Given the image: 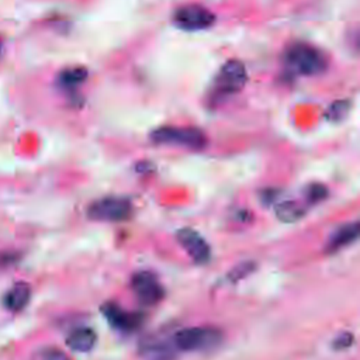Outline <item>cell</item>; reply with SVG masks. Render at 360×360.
<instances>
[{"mask_svg": "<svg viewBox=\"0 0 360 360\" xmlns=\"http://www.w3.org/2000/svg\"><path fill=\"white\" fill-rule=\"evenodd\" d=\"M346 111H347V104H346L345 101H338V103H335V104L328 110L326 117H328L329 120H332V121H338V120H340V118L346 114Z\"/></svg>", "mask_w": 360, "mask_h": 360, "instance_id": "cell-19", "label": "cell"}, {"mask_svg": "<svg viewBox=\"0 0 360 360\" xmlns=\"http://www.w3.org/2000/svg\"><path fill=\"white\" fill-rule=\"evenodd\" d=\"M132 214V204L127 198L105 197L89 205L87 215L93 221L120 222L125 221Z\"/></svg>", "mask_w": 360, "mask_h": 360, "instance_id": "cell-5", "label": "cell"}, {"mask_svg": "<svg viewBox=\"0 0 360 360\" xmlns=\"http://www.w3.org/2000/svg\"><path fill=\"white\" fill-rule=\"evenodd\" d=\"M359 232H360V228H359V222L354 221V222H349V224H345L342 226H339L333 235L329 238V242L326 245V250L329 253H333L350 243H353L357 236H359Z\"/></svg>", "mask_w": 360, "mask_h": 360, "instance_id": "cell-11", "label": "cell"}, {"mask_svg": "<svg viewBox=\"0 0 360 360\" xmlns=\"http://www.w3.org/2000/svg\"><path fill=\"white\" fill-rule=\"evenodd\" d=\"M276 217L281 221V222H295L300 218L304 217L305 211L304 207L301 204H298L297 201H283L278 202L274 208Z\"/></svg>", "mask_w": 360, "mask_h": 360, "instance_id": "cell-14", "label": "cell"}, {"mask_svg": "<svg viewBox=\"0 0 360 360\" xmlns=\"http://www.w3.org/2000/svg\"><path fill=\"white\" fill-rule=\"evenodd\" d=\"M177 349L173 342L159 338L148 339L141 345L139 354L143 360H174Z\"/></svg>", "mask_w": 360, "mask_h": 360, "instance_id": "cell-10", "label": "cell"}, {"mask_svg": "<svg viewBox=\"0 0 360 360\" xmlns=\"http://www.w3.org/2000/svg\"><path fill=\"white\" fill-rule=\"evenodd\" d=\"M150 139L159 145H177L190 149H201L205 146V135L197 128L163 127L150 134Z\"/></svg>", "mask_w": 360, "mask_h": 360, "instance_id": "cell-4", "label": "cell"}, {"mask_svg": "<svg viewBox=\"0 0 360 360\" xmlns=\"http://www.w3.org/2000/svg\"><path fill=\"white\" fill-rule=\"evenodd\" d=\"M285 65L295 75L312 76L325 69L326 60L316 48L307 44H297L287 51Z\"/></svg>", "mask_w": 360, "mask_h": 360, "instance_id": "cell-2", "label": "cell"}, {"mask_svg": "<svg viewBox=\"0 0 360 360\" xmlns=\"http://www.w3.org/2000/svg\"><path fill=\"white\" fill-rule=\"evenodd\" d=\"M97 342V335L90 328H77L66 338V345L70 350L79 353L90 352Z\"/></svg>", "mask_w": 360, "mask_h": 360, "instance_id": "cell-12", "label": "cell"}, {"mask_svg": "<svg viewBox=\"0 0 360 360\" xmlns=\"http://www.w3.org/2000/svg\"><path fill=\"white\" fill-rule=\"evenodd\" d=\"M0 52H1V39H0Z\"/></svg>", "mask_w": 360, "mask_h": 360, "instance_id": "cell-21", "label": "cell"}, {"mask_svg": "<svg viewBox=\"0 0 360 360\" xmlns=\"http://www.w3.org/2000/svg\"><path fill=\"white\" fill-rule=\"evenodd\" d=\"M253 270H255V263H252V262L240 263V264H238L236 267H233V269L229 271L228 278L235 283V281H239L240 278L246 277L248 274H250Z\"/></svg>", "mask_w": 360, "mask_h": 360, "instance_id": "cell-16", "label": "cell"}, {"mask_svg": "<svg viewBox=\"0 0 360 360\" xmlns=\"http://www.w3.org/2000/svg\"><path fill=\"white\" fill-rule=\"evenodd\" d=\"M100 311L104 314L107 321L120 330H135L138 329L143 322V315L138 312H127L121 307H118L114 302L104 304Z\"/></svg>", "mask_w": 360, "mask_h": 360, "instance_id": "cell-9", "label": "cell"}, {"mask_svg": "<svg viewBox=\"0 0 360 360\" xmlns=\"http://www.w3.org/2000/svg\"><path fill=\"white\" fill-rule=\"evenodd\" d=\"M353 345V335L350 332H343L339 336H336V339L333 340V347L336 350H343L347 349Z\"/></svg>", "mask_w": 360, "mask_h": 360, "instance_id": "cell-20", "label": "cell"}, {"mask_svg": "<svg viewBox=\"0 0 360 360\" xmlns=\"http://www.w3.org/2000/svg\"><path fill=\"white\" fill-rule=\"evenodd\" d=\"M215 15L205 7L197 4H188L180 7L174 13V22L187 31H197L208 28L214 24Z\"/></svg>", "mask_w": 360, "mask_h": 360, "instance_id": "cell-6", "label": "cell"}, {"mask_svg": "<svg viewBox=\"0 0 360 360\" xmlns=\"http://www.w3.org/2000/svg\"><path fill=\"white\" fill-rule=\"evenodd\" d=\"M328 195V190L323 184H311L308 188H307V200L312 204H316L322 200H325Z\"/></svg>", "mask_w": 360, "mask_h": 360, "instance_id": "cell-17", "label": "cell"}, {"mask_svg": "<svg viewBox=\"0 0 360 360\" xmlns=\"http://www.w3.org/2000/svg\"><path fill=\"white\" fill-rule=\"evenodd\" d=\"M87 76V70L83 68H73V69H66L59 75V83L65 89H72L80 84Z\"/></svg>", "mask_w": 360, "mask_h": 360, "instance_id": "cell-15", "label": "cell"}, {"mask_svg": "<svg viewBox=\"0 0 360 360\" xmlns=\"http://www.w3.org/2000/svg\"><path fill=\"white\" fill-rule=\"evenodd\" d=\"M177 240L188 256L198 264H204L211 257L210 245L205 239L191 228H183L177 231Z\"/></svg>", "mask_w": 360, "mask_h": 360, "instance_id": "cell-8", "label": "cell"}, {"mask_svg": "<svg viewBox=\"0 0 360 360\" xmlns=\"http://www.w3.org/2000/svg\"><path fill=\"white\" fill-rule=\"evenodd\" d=\"M131 287L143 305H155L163 298V287L158 281L156 276L150 271H138L134 274Z\"/></svg>", "mask_w": 360, "mask_h": 360, "instance_id": "cell-7", "label": "cell"}, {"mask_svg": "<svg viewBox=\"0 0 360 360\" xmlns=\"http://www.w3.org/2000/svg\"><path fill=\"white\" fill-rule=\"evenodd\" d=\"M248 80L245 65L240 60L231 59L222 65L214 83L215 97L224 98L240 91Z\"/></svg>", "mask_w": 360, "mask_h": 360, "instance_id": "cell-3", "label": "cell"}, {"mask_svg": "<svg viewBox=\"0 0 360 360\" xmlns=\"http://www.w3.org/2000/svg\"><path fill=\"white\" fill-rule=\"evenodd\" d=\"M37 360H70L68 357L66 353H63L60 349L56 347H45L42 349L38 356Z\"/></svg>", "mask_w": 360, "mask_h": 360, "instance_id": "cell-18", "label": "cell"}, {"mask_svg": "<svg viewBox=\"0 0 360 360\" xmlns=\"http://www.w3.org/2000/svg\"><path fill=\"white\" fill-rule=\"evenodd\" d=\"M31 297V288L25 283L14 284L4 295L3 304L8 311L17 312L21 311L30 301Z\"/></svg>", "mask_w": 360, "mask_h": 360, "instance_id": "cell-13", "label": "cell"}, {"mask_svg": "<svg viewBox=\"0 0 360 360\" xmlns=\"http://www.w3.org/2000/svg\"><path fill=\"white\" fill-rule=\"evenodd\" d=\"M172 342L177 350L183 352L207 350L222 342V333L211 326H193L176 332Z\"/></svg>", "mask_w": 360, "mask_h": 360, "instance_id": "cell-1", "label": "cell"}]
</instances>
